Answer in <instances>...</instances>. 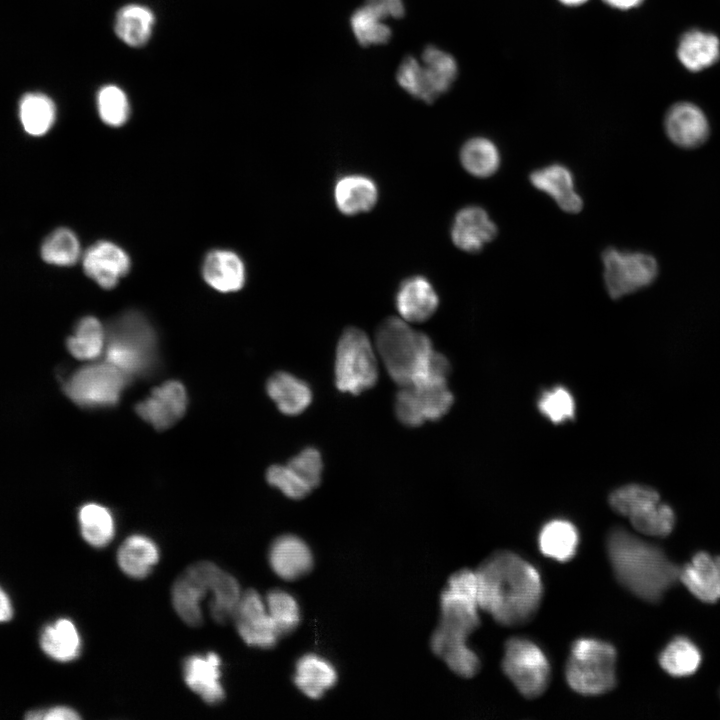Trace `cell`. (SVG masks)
Segmentation results:
<instances>
[{
    "mask_svg": "<svg viewBox=\"0 0 720 720\" xmlns=\"http://www.w3.org/2000/svg\"><path fill=\"white\" fill-rule=\"evenodd\" d=\"M611 7L618 9H630L641 4L643 0H603Z\"/></svg>",
    "mask_w": 720,
    "mask_h": 720,
    "instance_id": "obj_51",
    "label": "cell"
},
{
    "mask_svg": "<svg viewBox=\"0 0 720 720\" xmlns=\"http://www.w3.org/2000/svg\"><path fill=\"white\" fill-rule=\"evenodd\" d=\"M366 5L382 18H401L405 13L403 0H366Z\"/></svg>",
    "mask_w": 720,
    "mask_h": 720,
    "instance_id": "obj_48",
    "label": "cell"
},
{
    "mask_svg": "<svg viewBox=\"0 0 720 720\" xmlns=\"http://www.w3.org/2000/svg\"><path fill=\"white\" fill-rule=\"evenodd\" d=\"M607 552L618 581L642 600L660 601L679 580L680 568L659 547L622 528L610 531Z\"/></svg>",
    "mask_w": 720,
    "mask_h": 720,
    "instance_id": "obj_2",
    "label": "cell"
},
{
    "mask_svg": "<svg viewBox=\"0 0 720 720\" xmlns=\"http://www.w3.org/2000/svg\"><path fill=\"white\" fill-rule=\"evenodd\" d=\"M338 680L335 666L326 658L307 653L295 664L293 682L306 697L318 700L333 688Z\"/></svg>",
    "mask_w": 720,
    "mask_h": 720,
    "instance_id": "obj_24",
    "label": "cell"
},
{
    "mask_svg": "<svg viewBox=\"0 0 720 720\" xmlns=\"http://www.w3.org/2000/svg\"><path fill=\"white\" fill-rule=\"evenodd\" d=\"M187 396L178 381H167L136 405L137 414L158 430L176 423L184 414Z\"/></svg>",
    "mask_w": 720,
    "mask_h": 720,
    "instance_id": "obj_15",
    "label": "cell"
},
{
    "mask_svg": "<svg viewBox=\"0 0 720 720\" xmlns=\"http://www.w3.org/2000/svg\"><path fill=\"white\" fill-rule=\"evenodd\" d=\"M220 666L221 659L214 652L191 655L183 663L185 683L208 704H217L225 697Z\"/></svg>",
    "mask_w": 720,
    "mask_h": 720,
    "instance_id": "obj_18",
    "label": "cell"
},
{
    "mask_svg": "<svg viewBox=\"0 0 720 720\" xmlns=\"http://www.w3.org/2000/svg\"><path fill=\"white\" fill-rule=\"evenodd\" d=\"M19 118L27 134L35 137L43 136L56 121L55 103L43 93H27L19 103Z\"/></svg>",
    "mask_w": 720,
    "mask_h": 720,
    "instance_id": "obj_32",
    "label": "cell"
},
{
    "mask_svg": "<svg viewBox=\"0 0 720 720\" xmlns=\"http://www.w3.org/2000/svg\"><path fill=\"white\" fill-rule=\"evenodd\" d=\"M266 478L271 486L294 500L303 499L312 491L287 465H272L267 470Z\"/></svg>",
    "mask_w": 720,
    "mask_h": 720,
    "instance_id": "obj_47",
    "label": "cell"
},
{
    "mask_svg": "<svg viewBox=\"0 0 720 720\" xmlns=\"http://www.w3.org/2000/svg\"><path fill=\"white\" fill-rule=\"evenodd\" d=\"M41 719L45 720H76L79 714L71 708L58 706L46 711H40Z\"/></svg>",
    "mask_w": 720,
    "mask_h": 720,
    "instance_id": "obj_49",
    "label": "cell"
},
{
    "mask_svg": "<svg viewBox=\"0 0 720 720\" xmlns=\"http://www.w3.org/2000/svg\"><path fill=\"white\" fill-rule=\"evenodd\" d=\"M267 393L286 415L302 413L312 401V391L303 380L287 372L273 374L267 382Z\"/></svg>",
    "mask_w": 720,
    "mask_h": 720,
    "instance_id": "obj_26",
    "label": "cell"
},
{
    "mask_svg": "<svg viewBox=\"0 0 720 720\" xmlns=\"http://www.w3.org/2000/svg\"><path fill=\"white\" fill-rule=\"evenodd\" d=\"M220 568L212 562L201 561L188 567L172 587V603L178 616L190 626L202 623L201 601L212 593Z\"/></svg>",
    "mask_w": 720,
    "mask_h": 720,
    "instance_id": "obj_12",
    "label": "cell"
},
{
    "mask_svg": "<svg viewBox=\"0 0 720 720\" xmlns=\"http://www.w3.org/2000/svg\"><path fill=\"white\" fill-rule=\"evenodd\" d=\"M456 75L455 59L435 46H427L420 60L412 56L403 59L396 78L408 94L432 103L451 87Z\"/></svg>",
    "mask_w": 720,
    "mask_h": 720,
    "instance_id": "obj_7",
    "label": "cell"
},
{
    "mask_svg": "<svg viewBox=\"0 0 720 720\" xmlns=\"http://www.w3.org/2000/svg\"><path fill=\"white\" fill-rule=\"evenodd\" d=\"M416 410L423 422L443 417L453 403L447 381L409 386Z\"/></svg>",
    "mask_w": 720,
    "mask_h": 720,
    "instance_id": "obj_35",
    "label": "cell"
},
{
    "mask_svg": "<svg viewBox=\"0 0 720 720\" xmlns=\"http://www.w3.org/2000/svg\"><path fill=\"white\" fill-rule=\"evenodd\" d=\"M159 560L156 543L147 536L135 534L127 537L117 551V563L129 577H146Z\"/></svg>",
    "mask_w": 720,
    "mask_h": 720,
    "instance_id": "obj_27",
    "label": "cell"
},
{
    "mask_svg": "<svg viewBox=\"0 0 720 720\" xmlns=\"http://www.w3.org/2000/svg\"><path fill=\"white\" fill-rule=\"evenodd\" d=\"M85 274L104 289L114 288L130 269L125 250L113 242L102 240L91 245L82 255Z\"/></svg>",
    "mask_w": 720,
    "mask_h": 720,
    "instance_id": "obj_14",
    "label": "cell"
},
{
    "mask_svg": "<svg viewBox=\"0 0 720 720\" xmlns=\"http://www.w3.org/2000/svg\"><path fill=\"white\" fill-rule=\"evenodd\" d=\"M105 339L101 322L93 316H86L77 323L75 333L67 340V347L78 359H95L101 354Z\"/></svg>",
    "mask_w": 720,
    "mask_h": 720,
    "instance_id": "obj_38",
    "label": "cell"
},
{
    "mask_svg": "<svg viewBox=\"0 0 720 720\" xmlns=\"http://www.w3.org/2000/svg\"><path fill=\"white\" fill-rule=\"evenodd\" d=\"M702 655L699 648L688 638H674L660 653L659 664L674 677L693 674L700 666Z\"/></svg>",
    "mask_w": 720,
    "mask_h": 720,
    "instance_id": "obj_34",
    "label": "cell"
},
{
    "mask_svg": "<svg viewBox=\"0 0 720 720\" xmlns=\"http://www.w3.org/2000/svg\"><path fill=\"white\" fill-rule=\"evenodd\" d=\"M559 1L568 6H577V5L583 4L587 0H559Z\"/></svg>",
    "mask_w": 720,
    "mask_h": 720,
    "instance_id": "obj_52",
    "label": "cell"
},
{
    "mask_svg": "<svg viewBox=\"0 0 720 720\" xmlns=\"http://www.w3.org/2000/svg\"><path fill=\"white\" fill-rule=\"evenodd\" d=\"M268 560L273 572L285 581H295L313 568L314 557L308 544L299 536L285 534L271 544Z\"/></svg>",
    "mask_w": 720,
    "mask_h": 720,
    "instance_id": "obj_16",
    "label": "cell"
},
{
    "mask_svg": "<svg viewBox=\"0 0 720 720\" xmlns=\"http://www.w3.org/2000/svg\"><path fill=\"white\" fill-rule=\"evenodd\" d=\"M375 344L389 376L400 387L420 384L428 377L436 351L430 338L404 319H385L377 328Z\"/></svg>",
    "mask_w": 720,
    "mask_h": 720,
    "instance_id": "obj_3",
    "label": "cell"
},
{
    "mask_svg": "<svg viewBox=\"0 0 720 720\" xmlns=\"http://www.w3.org/2000/svg\"><path fill=\"white\" fill-rule=\"evenodd\" d=\"M632 526L642 534L664 537L669 535L675 524L673 509L660 501L629 518Z\"/></svg>",
    "mask_w": 720,
    "mask_h": 720,
    "instance_id": "obj_43",
    "label": "cell"
},
{
    "mask_svg": "<svg viewBox=\"0 0 720 720\" xmlns=\"http://www.w3.org/2000/svg\"><path fill=\"white\" fill-rule=\"evenodd\" d=\"M202 276L213 289L230 293L243 287L246 269L242 259L233 251L215 249L204 258Z\"/></svg>",
    "mask_w": 720,
    "mask_h": 720,
    "instance_id": "obj_21",
    "label": "cell"
},
{
    "mask_svg": "<svg viewBox=\"0 0 720 720\" xmlns=\"http://www.w3.org/2000/svg\"><path fill=\"white\" fill-rule=\"evenodd\" d=\"M463 168L471 175L486 178L499 168L501 157L497 146L485 137H474L466 141L460 150Z\"/></svg>",
    "mask_w": 720,
    "mask_h": 720,
    "instance_id": "obj_33",
    "label": "cell"
},
{
    "mask_svg": "<svg viewBox=\"0 0 720 720\" xmlns=\"http://www.w3.org/2000/svg\"><path fill=\"white\" fill-rule=\"evenodd\" d=\"M604 282L613 299L650 285L658 273L654 257L642 252L607 248L602 253Z\"/></svg>",
    "mask_w": 720,
    "mask_h": 720,
    "instance_id": "obj_10",
    "label": "cell"
},
{
    "mask_svg": "<svg viewBox=\"0 0 720 720\" xmlns=\"http://www.w3.org/2000/svg\"><path fill=\"white\" fill-rule=\"evenodd\" d=\"M616 650L604 641L580 638L573 642L566 664L568 685L585 696L602 695L616 685Z\"/></svg>",
    "mask_w": 720,
    "mask_h": 720,
    "instance_id": "obj_5",
    "label": "cell"
},
{
    "mask_svg": "<svg viewBox=\"0 0 720 720\" xmlns=\"http://www.w3.org/2000/svg\"><path fill=\"white\" fill-rule=\"evenodd\" d=\"M720 55L716 36L699 30L685 33L678 46V58L691 71H699L714 64Z\"/></svg>",
    "mask_w": 720,
    "mask_h": 720,
    "instance_id": "obj_29",
    "label": "cell"
},
{
    "mask_svg": "<svg viewBox=\"0 0 720 720\" xmlns=\"http://www.w3.org/2000/svg\"><path fill=\"white\" fill-rule=\"evenodd\" d=\"M478 603L497 623L515 627L536 614L543 595L537 569L519 555L497 551L475 571Z\"/></svg>",
    "mask_w": 720,
    "mask_h": 720,
    "instance_id": "obj_1",
    "label": "cell"
},
{
    "mask_svg": "<svg viewBox=\"0 0 720 720\" xmlns=\"http://www.w3.org/2000/svg\"><path fill=\"white\" fill-rule=\"evenodd\" d=\"M333 194L338 210L349 216L371 210L378 200L375 181L362 174L340 177L335 183Z\"/></svg>",
    "mask_w": 720,
    "mask_h": 720,
    "instance_id": "obj_25",
    "label": "cell"
},
{
    "mask_svg": "<svg viewBox=\"0 0 720 720\" xmlns=\"http://www.w3.org/2000/svg\"><path fill=\"white\" fill-rule=\"evenodd\" d=\"M665 130L673 143L684 148L703 144L709 135L704 113L691 103H677L669 109L665 117Z\"/></svg>",
    "mask_w": 720,
    "mask_h": 720,
    "instance_id": "obj_20",
    "label": "cell"
},
{
    "mask_svg": "<svg viewBox=\"0 0 720 720\" xmlns=\"http://www.w3.org/2000/svg\"><path fill=\"white\" fill-rule=\"evenodd\" d=\"M350 23L355 38L362 46L384 44L392 35L384 18L366 4L352 14Z\"/></svg>",
    "mask_w": 720,
    "mask_h": 720,
    "instance_id": "obj_41",
    "label": "cell"
},
{
    "mask_svg": "<svg viewBox=\"0 0 720 720\" xmlns=\"http://www.w3.org/2000/svg\"><path fill=\"white\" fill-rule=\"evenodd\" d=\"M578 542L579 535L576 527L564 519L547 522L538 537L541 552L560 562L569 561L575 556Z\"/></svg>",
    "mask_w": 720,
    "mask_h": 720,
    "instance_id": "obj_28",
    "label": "cell"
},
{
    "mask_svg": "<svg viewBox=\"0 0 720 720\" xmlns=\"http://www.w3.org/2000/svg\"><path fill=\"white\" fill-rule=\"evenodd\" d=\"M41 258L55 266H72L81 258V246L76 234L60 227L49 233L40 246Z\"/></svg>",
    "mask_w": 720,
    "mask_h": 720,
    "instance_id": "obj_37",
    "label": "cell"
},
{
    "mask_svg": "<svg viewBox=\"0 0 720 720\" xmlns=\"http://www.w3.org/2000/svg\"><path fill=\"white\" fill-rule=\"evenodd\" d=\"M154 15L150 9L138 4L122 7L115 19V32L127 45L143 46L150 38Z\"/></svg>",
    "mask_w": 720,
    "mask_h": 720,
    "instance_id": "obj_31",
    "label": "cell"
},
{
    "mask_svg": "<svg viewBox=\"0 0 720 720\" xmlns=\"http://www.w3.org/2000/svg\"><path fill=\"white\" fill-rule=\"evenodd\" d=\"M541 413L553 423H562L575 415V401L571 393L556 386L542 393L538 401Z\"/></svg>",
    "mask_w": 720,
    "mask_h": 720,
    "instance_id": "obj_45",
    "label": "cell"
},
{
    "mask_svg": "<svg viewBox=\"0 0 720 720\" xmlns=\"http://www.w3.org/2000/svg\"><path fill=\"white\" fill-rule=\"evenodd\" d=\"M155 344L148 320L139 312H125L108 327L106 361L128 376L141 373L152 363Z\"/></svg>",
    "mask_w": 720,
    "mask_h": 720,
    "instance_id": "obj_6",
    "label": "cell"
},
{
    "mask_svg": "<svg viewBox=\"0 0 720 720\" xmlns=\"http://www.w3.org/2000/svg\"><path fill=\"white\" fill-rule=\"evenodd\" d=\"M241 595L237 580L221 569L214 581L209 603L212 618L220 624L233 619Z\"/></svg>",
    "mask_w": 720,
    "mask_h": 720,
    "instance_id": "obj_40",
    "label": "cell"
},
{
    "mask_svg": "<svg viewBox=\"0 0 720 720\" xmlns=\"http://www.w3.org/2000/svg\"><path fill=\"white\" fill-rule=\"evenodd\" d=\"M287 466L312 490L320 484L323 462L317 449H303L289 460Z\"/></svg>",
    "mask_w": 720,
    "mask_h": 720,
    "instance_id": "obj_46",
    "label": "cell"
},
{
    "mask_svg": "<svg viewBox=\"0 0 720 720\" xmlns=\"http://www.w3.org/2000/svg\"><path fill=\"white\" fill-rule=\"evenodd\" d=\"M128 377L108 361L92 364L77 370L65 383L64 391L82 406H111L118 402Z\"/></svg>",
    "mask_w": 720,
    "mask_h": 720,
    "instance_id": "obj_11",
    "label": "cell"
},
{
    "mask_svg": "<svg viewBox=\"0 0 720 720\" xmlns=\"http://www.w3.org/2000/svg\"><path fill=\"white\" fill-rule=\"evenodd\" d=\"M377 360L368 336L360 329H345L335 357V384L342 392L359 394L375 385Z\"/></svg>",
    "mask_w": 720,
    "mask_h": 720,
    "instance_id": "obj_8",
    "label": "cell"
},
{
    "mask_svg": "<svg viewBox=\"0 0 720 720\" xmlns=\"http://www.w3.org/2000/svg\"><path fill=\"white\" fill-rule=\"evenodd\" d=\"M12 617V606L7 594L0 587V622L10 620Z\"/></svg>",
    "mask_w": 720,
    "mask_h": 720,
    "instance_id": "obj_50",
    "label": "cell"
},
{
    "mask_svg": "<svg viewBox=\"0 0 720 720\" xmlns=\"http://www.w3.org/2000/svg\"><path fill=\"white\" fill-rule=\"evenodd\" d=\"M716 561H717L718 566H719V568H720V556H716Z\"/></svg>",
    "mask_w": 720,
    "mask_h": 720,
    "instance_id": "obj_53",
    "label": "cell"
},
{
    "mask_svg": "<svg viewBox=\"0 0 720 720\" xmlns=\"http://www.w3.org/2000/svg\"><path fill=\"white\" fill-rule=\"evenodd\" d=\"M81 534L90 545L101 548L108 545L115 534L111 512L104 506L89 503L79 511Z\"/></svg>",
    "mask_w": 720,
    "mask_h": 720,
    "instance_id": "obj_36",
    "label": "cell"
},
{
    "mask_svg": "<svg viewBox=\"0 0 720 720\" xmlns=\"http://www.w3.org/2000/svg\"><path fill=\"white\" fill-rule=\"evenodd\" d=\"M531 184L552 197L558 206L569 213H577L583 201L575 190L571 171L561 164H551L530 174Z\"/></svg>",
    "mask_w": 720,
    "mask_h": 720,
    "instance_id": "obj_22",
    "label": "cell"
},
{
    "mask_svg": "<svg viewBox=\"0 0 720 720\" xmlns=\"http://www.w3.org/2000/svg\"><path fill=\"white\" fill-rule=\"evenodd\" d=\"M679 580L703 602L714 603L720 599V568L716 557L707 552L696 553L680 568Z\"/></svg>",
    "mask_w": 720,
    "mask_h": 720,
    "instance_id": "obj_23",
    "label": "cell"
},
{
    "mask_svg": "<svg viewBox=\"0 0 720 720\" xmlns=\"http://www.w3.org/2000/svg\"><path fill=\"white\" fill-rule=\"evenodd\" d=\"M496 234L497 227L487 211L475 205L460 209L451 226L453 243L457 248L469 253L479 252Z\"/></svg>",
    "mask_w": 720,
    "mask_h": 720,
    "instance_id": "obj_17",
    "label": "cell"
},
{
    "mask_svg": "<svg viewBox=\"0 0 720 720\" xmlns=\"http://www.w3.org/2000/svg\"><path fill=\"white\" fill-rule=\"evenodd\" d=\"M475 571L461 569L452 574L440 595V623L430 645L433 653H446L467 645V637L480 625Z\"/></svg>",
    "mask_w": 720,
    "mask_h": 720,
    "instance_id": "obj_4",
    "label": "cell"
},
{
    "mask_svg": "<svg viewBox=\"0 0 720 720\" xmlns=\"http://www.w3.org/2000/svg\"><path fill=\"white\" fill-rule=\"evenodd\" d=\"M268 614L280 637L292 633L301 622L300 606L296 598L282 589H273L265 597Z\"/></svg>",
    "mask_w": 720,
    "mask_h": 720,
    "instance_id": "obj_39",
    "label": "cell"
},
{
    "mask_svg": "<svg viewBox=\"0 0 720 720\" xmlns=\"http://www.w3.org/2000/svg\"><path fill=\"white\" fill-rule=\"evenodd\" d=\"M40 643L48 656L60 662L74 660L81 650V638L77 628L71 620L64 618L43 630Z\"/></svg>",
    "mask_w": 720,
    "mask_h": 720,
    "instance_id": "obj_30",
    "label": "cell"
},
{
    "mask_svg": "<svg viewBox=\"0 0 720 720\" xmlns=\"http://www.w3.org/2000/svg\"><path fill=\"white\" fill-rule=\"evenodd\" d=\"M660 501V496L653 488L629 484L613 491L609 497L612 509L628 518L640 513Z\"/></svg>",
    "mask_w": 720,
    "mask_h": 720,
    "instance_id": "obj_42",
    "label": "cell"
},
{
    "mask_svg": "<svg viewBox=\"0 0 720 720\" xmlns=\"http://www.w3.org/2000/svg\"><path fill=\"white\" fill-rule=\"evenodd\" d=\"M502 669L528 699L542 695L550 683L551 670L547 657L535 643L525 638L513 637L506 642Z\"/></svg>",
    "mask_w": 720,
    "mask_h": 720,
    "instance_id": "obj_9",
    "label": "cell"
},
{
    "mask_svg": "<svg viewBox=\"0 0 720 720\" xmlns=\"http://www.w3.org/2000/svg\"><path fill=\"white\" fill-rule=\"evenodd\" d=\"M396 308L402 319L423 322L439 306V297L432 283L424 276L414 275L401 282L395 297Z\"/></svg>",
    "mask_w": 720,
    "mask_h": 720,
    "instance_id": "obj_19",
    "label": "cell"
},
{
    "mask_svg": "<svg viewBox=\"0 0 720 720\" xmlns=\"http://www.w3.org/2000/svg\"><path fill=\"white\" fill-rule=\"evenodd\" d=\"M233 619L238 634L249 646L270 649L280 638L268 614L264 598L255 590L242 593Z\"/></svg>",
    "mask_w": 720,
    "mask_h": 720,
    "instance_id": "obj_13",
    "label": "cell"
},
{
    "mask_svg": "<svg viewBox=\"0 0 720 720\" xmlns=\"http://www.w3.org/2000/svg\"><path fill=\"white\" fill-rule=\"evenodd\" d=\"M97 109L101 120L112 127L122 126L129 118L130 106L126 94L115 85H106L97 95Z\"/></svg>",
    "mask_w": 720,
    "mask_h": 720,
    "instance_id": "obj_44",
    "label": "cell"
}]
</instances>
